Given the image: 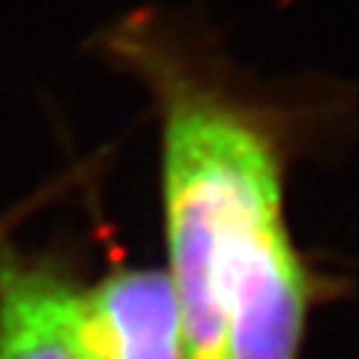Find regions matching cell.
Returning a JSON list of instances; mask_svg holds the SVG:
<instances>
[{"label": "cell", "mask_w": 359, "mask_h": 359, "mask_svg": "<svg viewBox=\"0 0 359 359\" xmlns=\"http://www.w3.org/2000/svg\"><path fill=\"white\" fill-rule=\"evenodd\" d=\"M105 51L153 90L162 114L165 273L183 314L186 359H231V287L287 231L276 123L147 13L111 27Z\"/></svg>", "instance_id": "obj_1"}, {"label": "cell", "mask_w": 359, "mask_h": 359, "mask_svg": "<svg viewBox=\"0 0 359 359\" xmlns=\"http://www.w3.org/2000/svg\"><path fill=\"white\" fill-rule=\"evenodd\" d=\"M96 359H186L183 314L165 269L120 266L81 290Z\"/></svg>", "instance_id": "obj_2"}, {"label": "cell", "mask_w": 359, "mask_h": 359, "mask_svg": "<svg viewBox=\"0 0 359 359\" xmlns=\"http://www.w3.org/2000/svg\"><path fill=\"white\" fill-rule=\"evenodd\" d=\"M0 359H96L81 290L0 245Z\"/></svg>", "instance_id": "obj_3"}]
</instances>
